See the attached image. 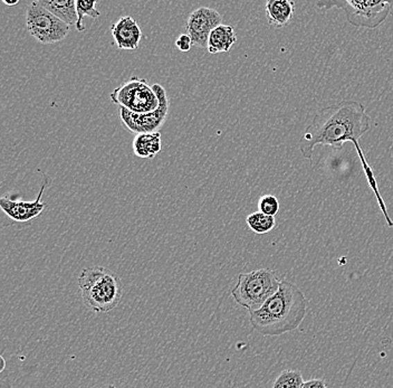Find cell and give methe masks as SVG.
I'll return each mask as SVG.
<instances>
[{"label":"cell","mask_w":393,"mask_h":388,"mask_svg":"<svg viewBox=\"0 0 393 388\" xmlns=\"http://www.w3.org/2000/svg\"><path fill=\"white\" fill-rule=\"evenodd\" d=\"M370 121L365 106L358 101L343 100L329 106L320 110L307 126L299 140V150L305 159H312L314 149L319 144L340 150L345 142H353L367 183L378 199L387 226L393 228V219L387 213L385 201L380 194L374 169L365 159L359 144L362 135L370 129Z\"/></svg>","instance_id":"6da1fadb"},{"label":"cell","mask_w":393,"mask_h":388,"mask_svg":"<svg viewBox=\"0 0 393 388\" xmlns=\"http://www.w3.org/2000/svg\"><path fill=\"white\" fill-rule=\"evenodd\" d=\"M307 314L305 294L292 282L281 280L279 289L259 310L250 314V325L263 336H281L295 330Z\"/></svg>","instance_id":"7a4b0ae2"},{"label":"cell","mask_w":393,"mask_h":388,"mask_svg":"<svg viewBox=\"0 0 393 388\" xmlns=\"http://www.w3.org/2000/svg\"><path fill=\"white\" fill-rule=\"evenodd\" d=\"M80 296L96 314L114 310L123 296V287L114 272L104 267L84 269L78 276Z\"/></svg>","instance_id":"3957f363"},{"label":"cell","mask_w":393,"mask_h":388,"mask_svg":"<svg viewBox=\"0 0 393 388\" xmlns=\"http://www.w3.org/2000/svg\"><path fill=\"white\" fill-rule=\"evenodd\" d=\"M281 280L275 271L259 269L250 273H241L232 296L239 305L250 312L259 310L279 291Z\"/></svg>","instance_id":"277c9868"},{"label":"cell","mask_w":393,"mask_h":388,"mask_svg":"<svg viewBox=\"0 0 393 388\" xmlns=\"http://www.w3.org/2000/svg\"><path fill=\"white\" fill-rule=\"evenodd\" d=\"M316 6L325 10L338 7L344 10L347 22L356 27L376 28L390 15L393 1L385 0H321Z\"/></svg>","instance_id":"5b68a950"},{"label":"cell","mask_w":393,"mask_h":388,"mask_svg":"<svg viewBox=\"0 0 393 388\" xmlns=\"http://www.w3.org/2000/svg\"><path fill=\"white\" fill-rule=\"evenodd\" d=\"M110 98L113 103L138 115L153 112L159 107V99L152 87L139 76H132L116 87Z\"/></svg>","instance_id":"8992f818"},{"label":"cell","mask_w":393,"mask_h":388,"mask_svg":"<svg viewBox=\"0 0 393 388\" xmlns=\"http://www.w3.org/2000/svg\"><path fill=\"white\" fill-rule=\"evenodd\" d=\"M26 26L29 34L40 43L55 44L67 38L71 27L49 12L40 3L32 1L26 9Z\"/></svg>","instance_id":"52a82bcc"},{"label":"cell","mask_w":393,"mask_h":388,"mask_svg":"<svg viewBox=\"0 0 393 388\" xmlns=\"http://www.w3.org/2000/svg\"><path fill=\"white\" fill-rule=\"evenodd\" d=\"M152 89L159 99L158 109L153 112L138 115L124 108L120 109V118L122 124L134 135L158 133V130L167 120L168 112H169V99H168L166 89L161 84H153Z\"/></svg>","instance_id":"ba28073f"},{"label":"cell","mask_w":393,"mask_h":388,"mask_svg":"<svg viewBox=\"0 0 393 388\" xmlns=\"http://www.w3.org/2000/svg\"><path fill=\"white\" fill-rule=\"evenodd\" d=\"M220 25H222L220 12L209 7H200L190 15L186 29L195 47L207 49L210 34Z\"/></svg>","instance_id":"9c48e42d"},{"label":"cell","mask_w":393,"mask_h":388,"mask_svg":"<svg viewBox=\"0 0 393 388\" xmlns=\"http://www.w3.org/2000/svg\"><path fill=\"white\" fill-rule=\"evenodd\" d=\"M47 187V181L44 183L38 193L37 199L33 201H21V199H12L7 195L0 199V208L9 219L18 223H26L36 219L46 208V203H43V194Z\"/></svg>","instance_id":"30bf717a"},{"label":"cell","mask_w":393,"mask_h":388,"mask_svg":"<svg viewBox=\"0 0 393 388\" xmlns=\"http://www.w3.org/2000/svg\"><path fill=\"white\" fill-rule=\"evenodd\" d=\"M113 40L120 49L135 51L142 40V31L138 22L131 16L121 17L111 26Z\"/></svg>","instance_id":"8fae6325"},{"label":"cell","mask_w":393,"mask_h":388,"mask_svg":"<svg viewBox=\"0 0 393 388\" xmlns=\"http://www.w3.org/2000/svg\"><path fill=\"white\" fill-rule=\"evenodd\" d=\"M295 3L290 0H268L266 3V17L272 28H283L292 22Z\"/></svg>","instance_id":"7c38bea8"},{"label":"cell","mask_w":393,"mask_h":388,"mask_svg":"<svg viewBox=\"0 0 393 388\" xmlns=\"http://www.w3.org/2000/svg\"><path fill=\"white\" fill-rule=\"evenodd\" d=\"M237 42L235 29L229 25H220L213 29L208 40V52L210 54L228 53Z\"/></svg>","instance_id":"4fadbf2b"},{"label":"cell","mask_w":393,"mask_h":388,"mask_svg":"<svg viewBox=\"0 0 393 388\" xmlns=\"http://www.w3.org/2000/svg\"><path fill=\"white\" fill-rule=\"evenodd\" d=\"M40 3L69 27H76V0H40Z\"/></svg>","instance_id":"5bb4252c"},{"label":"cell","mask_w":393,"mask_h":388,"mask_svg":"<svg viewBox=\"0 0 393 388\" xmlns=\"http://www.w3.org/2000/svg\"><path fill=\"white\" fill-rule=\"evenodd\" d=\"M161 133H141L133 140V153L139 158L153 159L161 151Z\"/></svg>","instance_id":"9a60e30c"},{"label":"cell","mask_w":393,"mask_h":388,"mask_svg":"<svg viewBox=\"0 0 393 388\" xmlns=\"http://www.w3.org/2000/svg\"><path fill=\"white\" fill-rule=\"evenodd\" d=\"M247 225L254 233L267 234L276 226V219L274 216L265 215L261 212L250 214L246 219Z\"/></svg>","instance_id":"2e32d148"},{"label":"cell","mask_w":393,"mask_h":388,"mask_svg":"<svg viewBox=\"0 0 393 388\" xmlns=\"http://www.w3.org/2000/svg\"><path fill=\"white\" fill-rule=\"evenodd\" d=\"M98 1H85V0H76V12H78V32H84V17L89 16L91 18H98L101 16L100 10L96 8Z\"/></svg>","instance_id":"e0dca14e"},{"label":"cell","mask_w":393,"mask_h":388,"mask_svg":"<svg viewBox=\"0 0 393 388\" xmlns=\"http://www.w3.org/2000/svg\"><path fill=\"white\" fill-rule=\"evenodd\" d=\"M303 382L301 371L286 369L277 376L272 388H302Z\"/></svg>","instance_id":"ac0fdd59"},{"label":"cell","mask_w":393,"mask_h":388,"mask_svg":"<svg viewBox=\"0 0 393 388\" xmlns=\"http://www.w3.org/2000/svg\"><path fill=\"white\" fill-rule=\"evenodd\" d=\"M259 212L265 215L274 216L279 212V201L274 195L261 196L259 201Z\"/></svg>","instance_id":"d6986e66"},{"label":"cell","mask_w":393,"mask_h":388,"mask_svg":"<svg viewBox=\"0 0 393 388\" xmlns=\"http://www.w3.org/2000/svg\"><path fill=\"white\" fill-rule=\"evenodd\" d=\"M193 40L190 38L189 35L182 34L175 40V47L181 52H189L191 47H193Z\"/></svg>","instance_id":"ffe728a7"},{"label":"cell","mask_w":393,"mask_h":388,"mask_svg":"<svg viewBox=\"0 0 393 388\" xmlns=\"http://www.w3.org/2000/svg\"><path fill=\"white\" fill-rule=\"evenodd\" d=\"M302 388H327V386L323 378H313L303 382Z\"/></svg>","instance_id":"44dd1931"},{"label":"cell","mask_w":393,"mask_h":388,"mask_svg":"<svg viewBox=\"0 0 393 388\" xmlns=\"http://www.w3.org/2000/svg\"><path fill=\"white\" fill-rule=\"evenodd\" d=\"M18 1L19 0H3V3L7 6H15V5H17Z\"/></svg>","instance_id":"7402d4cb"},{"label":"cell","mask_w":393,"mask_h":388,"mask_svg":"<svg viewBox=\"0 0 393 388\" xmlns=\"http://www.w3.org/2000/svg\"><path fill=\"white\" fill-rule=\"evenodd\" d=\"M0 360H1V369H0V371H3V369H5V367H6V364H5V358H3V357H0Z\"/></svg>","instance_id":"603a6c76"}]
</instances>
